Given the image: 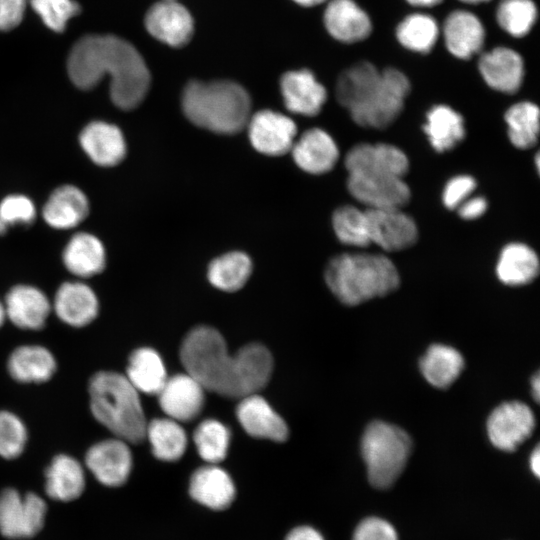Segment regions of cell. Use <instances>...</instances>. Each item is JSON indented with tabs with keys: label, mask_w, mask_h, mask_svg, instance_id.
<instances>
[{
	"label": "cell",
	"mask_w": 540,
	"mask_h": 540,
	"mask_svg": "<svg viewBox=\"0 0 540 540\" xmlns=\"http://www.w3.org/2000/svg\"><path fill=\"white\" fill-rule=\"evenodd\" d=\"M180 358L186 372L204 390L228 398H243L264 388L272 374L273 359L257 343L231 356L222 335L214 328L198 326L184 338Z\"/></svg>",
	"instance_id": "obj_1"
},
{
	"label": "cell",
	"mask_w": 540,
	"mask_h": 540,
	"mask_svg": "<svg viewBox=\"0 0 540 540\" xmlns=\"http://www.w3.org/2000/svg\"><path fill=\"white\" fill-rule=\"evenodd\" d=\"M68 74L80 89L95 87L110 77V97L115 106L131 110L140 105L150 87L151 77L137 49L115 35H86L69 54Z\"/></svg>",
	"instance_id": "obj_2"
},
{
	"label": "cell",
	"mask_w": 540,
	"mask_h": 540,
	"mask_svg": "<svg viewBox=\"0 0 540 540\" xmlns=\"http://www.w3.org/2000/svg\"><path fill=\"white\" fill-rule=\"evenodd\" d=\"M410 90L409 78L401 70L380 71L373 63L360 61L340 75L335 94L357 125L384 129L401 114Z\"/></svg>",
	"instance_id": "obj_3"
},
{
	"label": "cell",
	"mask_w": 540,
	"mask_h": 540,
	"mask_svg": "<svg viewBox=\"0 0 540 540\" xmlns=\"http://www.w3.org/2000/svg\"><path fill=\"white\" fill-rule=\"evenodd\" d=\"M181 106L194 125L219 134H234L246 127L251 99L238 83L193 80L184 87Z\"/></svg>",
	"instance_id": "obj_4"
},
{
	"label": "cell",
	"mask_w": 540,
	"mask_h": 540,
	"mask_svg": "<svg viewBox=\"0 0 540 540\" xmlns=\"http://www.w3.org/2000/svg\"><path fill=\"white\" fill-rule=\"evenodd\" d=\"M325 281L342 303L354 306L395 291L400 276L394 263L382 254L344 253L330 260Z\"/></svg>",
	"instance_id": "obj_5"
},
{
	"label": "cell",
	"mask_w": 540,
	"mask_h": 540,
	"mask_svg": "<svg viewBox=\"0 0 540 540\" xmlns=\"http://www.w3.org/2000/svg\"><path fill=\"white\" fill-rule=\"evenodd\" d=\"M93 417L115 437L138 444L146 438L147 421L139 392L123 374L95 373L88 386Z\"/></svg>",
	"instance_id": "obj_6"
},
{
	"label": "cell",
	"mask_w": 540,
	"mask_h": 540,
	"mask_svg": "<svg viewBox=\"0 0 540 540\" xmlns=\"http://www.w3.org/2000/svg\"><path fill=\"white\" fill-rule=\"evenodd\" d=\"M411 450L412 440L402 428L380 420L371 422L361 439V454L371 485L379 489L392 486Z\"/></svg>",
	"instance_id": "obj_7"
},
{
	"label": "cell",
	"mask_w": 540,
	"mask_h": 540,
	"mask_svg": "<svg viewBox=\"0 0 540 540\" xmlns=\"http://www.w3.org/2000/svg\"><path fill=\"white\" fill-rule=\"evenodd\" d=\"M46 512L39 495L6 488L0 492V533L9 539L30 538L42 529Z\"/></svg>",
	"instance_id": "obj_8"
},
{
	"label": "cell",
	"mask_w": 540,
	"mask_h": 540,
	"mask_svg": "<svg viewBox=\"0 0 540 540\" xmlns=\"http://www.w3.org/2000/svg\"><path fill=\"white\" fill-rule=\"evenodd\" d=\"M347 188L354 199L370 209L402 208L411 197L401 177L375 173H348Z\"/></svg>",
	"instance_id": "obj_9"
},
{
	"label": "cell",
	"mask_w": 540,
	"mask_h": 540,
	"mask_svg": "<svg viewBox=\"0 0 540 540\" xmlns=\"http://www.w3.org/2000/svg\"><path fill=\"white\" fill-rule=\"evenodd\" d=\"M535 416L528 405L520 401L504 402L487 419V434L498 449L515 451L535 428Z\"/></svg>",
	"instance_id": "obj_10"
},
{
	"label": "cell",
	"mask_w": 540,
	"mask_h": 540,
	"mask_svg": "<svg viewBox=\"0 0 540 540\" xmlns=\"http://www.w3.org/2000/svg\"><path fill=\"white\" fill-rule=\"evenodd\" d=\"M370 243H375L388 252L404 250L418 238L414 220L401 208H366Z\"/></svg>",
	"instance_id": "obj_11"
},
{
	"label": "cell",
	"mask_w": 540,
	"mask_h": 540,
	"mask_svg": "<svg viewBox=\"0 0 540 540\" xmlns=\"http://www.w3.org/2000/svg\"><path fill=\"white\" fill-rule=\"evenodd\" d=\"M128 444L114 437L99 441L87 450L85 465L98 482L118 487L128 480L133 465Z\"/></svg>",
	"instance_id": "obj_12"
},
{
	"label": "cell",
	"mask_w": 540,
	"mask_h": 540,
	"mask_svg": "<svg viewBox=\"0 0 540 540\" xmlns=\"http://www.w3.org/2000/svg\"><path fill=\"white\" fill-rule=\"evenodd\" d=\"M246 127L252 146L268 156L290 151L297 133L291 118L272 110H261L251 115Z\"/></svg>",
	"instance_id": "obj_13"
},
{
	"label": "cell",
	"mask_w": 540,
	"mask_h": 540,
	"mask_svg": "<svg viewBox=\"0 0 540 540\" xmlns=\"http://www.w3.org/2000/svg\"><path fill=\"white\" fill-rule=\"evenodd\" d=\"M478 71L493 90L514 94L522 86L525 63L522 55L507 46H497L479 54Z\"/></svg>",
	"instance_id": "obj_14"
},
{
	"label": "cell",
	"mask_w": 540,
	"mask_h": 540,
	"mask_svg": "<svg viewBox=\"0 0 540 540\" xmlns=\"http://www.w3.org/2000/svg\"><path fill=\"white\" fill-rule=\"evenodd\" d=\"M447 51L459 60H470L480 54L486 40V29L475 13L466 9L451 11L440 28Z\"/></svg>",
	"instance_id": "obj_15"
},
{
	"label": "cell",
	"mask_w": 540,
	"mask_h": 540,
	"mask_svg": "<svg viewBox=\"0 0 540 540\" xmlns=\"http://www.w3.org/2000/svg\"><path fill=\"white\" fill-rule=\"evenodd\" d=\"M348 173L387 174L404 178L409 169L406 154L386 143H361L353 146L344 159Z\"/></svg>",
	"instance_id": "obj_16"
},
{
	"label": "cell",
	"mask_w": 540,
	"mask_h": 540,
	"mask_svg": "<svg viewBox=\"0 0 540 540\" xmlns=\"http://www.w3.org/2000/svg\"><path fill=\"white\" fill-rule=\"evenodd\" d=\"M193 24L189 11L175 0L154 4L145 16L147 31L154 38L172 47H182L190 41Z\"/></svg>",
	"instance_id": "obj_17"
},
{
	"label": "cell",
	"mask_w": 540,
	"mask_h": 540,
	"mask_svg": "<svg viewBox=\"0 0 540 540\" xmlns=\"http://www.w3.org/2000/svg\"><path fill=\"white\" fill-rule=\"evenodd\" d=\"M323 21L331 37L345 44L362 42L373 31L369 14L354 0H330Z\"/></svg>",
	"instance_id": "obj_18"
},
{
	"label": "cell",
	"mask_w": 540,
	"mask_h": 540,
	"mask_svg": "<svg viewBox=\"0 0 540 540\" xmlns=\"http://www.w3.org/2000/svg\"><path fill=\"white\" fill-rule=\"evenodd\" d=\"M204 388L188 373L167 378L159 391L162 411L175 421L196 418L204 405Z\"/></svg>",
	"instance_id": "obj_19"
},
{
	"label": "cell",
	"mask_w": 540,
	"mask_h": 540,
	"mask_svg": "<svg viewBox=\"0 0 540 540\" xmlns=\"http://www.w3.org/2000/svg\"><path fill=\"white\" fill-rule=\"evenodd\" d=\"M4 308L6 318L16 327L39 330L45 326L52 305L46 294L39 288L19 284L7 293Z\"/></svg>",
	"instance_id": "obj_20"
},
{
	"label": "cell",
	"mask_w": 540,
	"mask_h": 540,
	"mask_svg": "<svg viewBox=\"0 0 540 540\" xmlns=\"http://www.w3.org/2000/svg\"><path fill=\"white\" fill-rule=\"evenodd\" d=\"M280 89L286 108L304 116L317 115L327 99L326 88L308 69L283 74Z\"/></svg>",
	"instance_id": "obj_21"
},
{
	"label": "cell",
	"mask_w": 540,
	"mask_h": 540,
	"mask_svg": "<svg viewBox=\"0 0 540 540\" xmlns=\"http://www.w3.org/2000/svg\"><path fill=\"white\" fill-rule=\"evenodd\" d=\"M79 143L90 160L103 167L119 164L127 151L120 128L105 121H93L86 125L79 135Z\"/></svg>",
	"instance_id": "obj_22"
},
{
	"label": "cell",
	"mask_w": 540,
	"mask_h": 540,
	"mask_svg": "<svg viewBox=\"0 0 540 540\" xmlns=\"http://www.w3.org/2000/svg\"><path fill=\"white\" fill-rule=\"evenodd\" d=\"M52 308L57 317L72 327H84L98 315L99 301L93 289L81 281L63 283Z\"/></svg>",
	"instance_id": "obj_23"
},
{
	"label": "cell",
	"mask_w": 540,
	"mask_h": 540,
	"mask_svg": "<svg viewBox=\"0 0 540 540\" xmlns=\"http://www.w3.org/2000/svg\"><path fill=\"white\" fill-rule=\"evenodd\" d=\"M236 415L243 429L253 437L286 441L288 427L268 402L256 393L241 398Z\"/></svg>",
	"instance_id": "obj_24"
},
{
	"label": "cell",
	"mask_w": 540,
	"mask_h": 540,
	"mask_svg": "<svg viewBox=\"0 0 540 540\" xmlns=\"http://www.w3.org/2000/svg\"><path fill=\"white\" fill-rule=\"evenodd\" d=\"M295 163L311 174H323L333 169L339 157L333 138L320 128L305 131L291 148Z\"/></svg>",
	"instance_id": "obj_25"
},
{
	"label": "cell",
	"mask_w": 540,
	"mask_h": 540,
	"mask_svg": "<svg viewBox=\"0 0 540 540\" xmlns=\"http://www.w3.org/2000/svg\"><path fill=\"white\" fill-rule=\"evenodd\" d=\"M89 213V201L85 193L74 185H62L55 189L42 209L45 222L55 229L76 227Z\"/></svg>",
	"instance_id": "obj_26"
},
{
	"label": "cell",
	"mask_w": 540,
	"mask_h": 540,
	"mask_svg": "<svg viewBox=\"0 0 540 540\" xmlns=\"http://www.w3.org/2000/svg\"><path fill=\"white\" fill-rule=\"evenodd\" d=\"M189 492L194 500L214 510L229 507L236 494L229 474L215 465L201 467L193 473Z\"/></svg>",
	"instance_id": "obj_27"
},
{
	"label": "cell",
	"mask_w": 540,
	"mask_h": 540,
	"mask_svg": "<svg viewBox=\"0 0 540 540\" xmlns=\"http://www.w3.org/2000/svg\"><path fill=\"white\" fill-rule=\"evenodd\" d=\"M62 260L71 274L80 278L92 277L105 268V248L100 239L93 234L79 232L66 244Z\"/></svg>",
	"instance_id": "obj_28"
},
{
	"label": "cell",
	"mask_w": 540,
	"mask_h": 540,
	"mask_svg": "<svg viewBox=\"0 0 540 540\" xmlns=\"http://www.w3.org/2000/svg\"><path fill=\"white\" fill-rule=\"evenodd\" d=\"M57 368L53 354L40 345H22L14 349L7 361L10 376L21 383H43Z\"/></svg>",
	"instance_id": "obj_29"
},
{
	"label": "cell",
	"mask_w": 540,
	"mask_h": 540,
	"mask_svg": "<svg viewBox=\"0 0 540 540\" xmlns=\"http://www.w3.org/2000/svg\"><path fill=\"white\" fill-rule=\"evenodd\" d=\"M45 476V491L48 497L57 501L75 500L85 489V472L81 463L67 454L56 455Z\"/></svg>",
	"instance_id": "obj_30"
},
{
	"label": "cell",
	"mask_w": 540,
	"mask_h": 540,
	"mask_svg": "<svg viewBox=\"0 0 540 540\" xmlns=\"http://www.w3.org/2000/svg\"><path fill=\"white\" fill-rule=\"evenodd\" d=\"M538 273L539 260L532 248L523 243H510L502 249L496 265L501 282L510 286L525 285Z\"/></svg>",
	"instance_id": "obj_31"
},
{
	"label": "cell",
	"mask_w": 540,
	"mask_h": 540,
	"mask_svg": "<svg viewBox=\"0 0 540 540\" xmlns=\"http://www.w3.org/2000/svg\"><path fill=\"white\" fill-rule=\"evenodd\" d=\"M423 130L437 152L453 149L465 137L463 117L444 104L435 105L427 112Z\"/></svg>",
	"instance_id": "obj_32"
},
{
	"label": "cell",
	"mask_w": 540,
	"mask_h": 540,
	"mask_svg": "<svg viewBox=\"0 0 540 540\" xmlns=\"http://www.w3.org/2000/svg\"><path fill=\"white\" fill-rule=\"evenodd\" d=\"M420 371L433 386L446 389L459 377L464 368V358L455 348L432 344L419 361Z\"/></svg>",
	"instance_id": "obj_33"
},
{
	"label": "cell",
	"mask_w": 540,
	"mask_h": 540,
	"mask_svg": "<svg viewBox=\"0 0 540 540\" xmlns=\"http://www.w3.org/2000/svg\"><path fill=\"white\" fill-rule=\"evenodd\" d=\"M125 376L138 392L151 395L158 394L167 380L161 357L148 347L138 348L131 353Z\"/></svg>",
	"instance_id": "obj_34"
},
{
	"label": "cell",
	"mask_w": 540,
	"mask_h": 540,
	"mask_svg": "<svg viewBox=\"0 0 540 540\" xmlns=\"http://www.w3.org/2000/svg\"><path fill=\"white\" fill-rule=\"evenodd\" d=\"M440 26L437 20L424 12H413L406 15L396 26L395 36L405 49L428 54L435 47L440 37Z\"/></svg>",
	"instance_id": "obj_35"
},
{
	"label": "cell",
	"mask_w": 540,
	"mask_h": 540,
	"mask_svg": "<svg viewBox=\"0 0 540 540\" xmlns=\"http://www.w3.org/2000/svg\"><path fill=\"white\" fill-rule=\"evenodd\" d=\"M252 272L250 258L243 252H230L214 259L208 267L209 282L216 288L233 292L242 288Z\"/></svg>",
	"instance_id": "obj_36"
},
{
	"label": "cell",
	"mask_w": 540,
	"mask_h": 540,
	"mask_svg": "<svg viewBox=\"0 0 540 540\" xmlns=\"http://www.w3.org/2000/svg\"><path fill=\"white\" fill-rule=\"evenodd\" d=\"M146 437L153 455L163 461L182 457L187 446L184 429L173 419H154L147 423Z\"/></svg>",
	"instance_id": "obj_37"
},
{
	"label": "cell",
	"mask_w": 540,
	"mask_h": 540,
	"mask_svg": "<svg viewBox=\"0 0 540 540\" xmlns=\"http://www.w3.org/2000/svg\"><path fill=\"white\" fill-rule=\"evenodd\" d=\"M508 137L519 149H529L537 143L539 133V108L529 101L510 106L505 112Z\"/></svg>",
	"instance_id": "obj_38"
},
{
	"label": "cell",
	"mask_w": 540,
	"mask_h": 540,
	"mask_svg": "<svg viewBox=\"0 0 540 540\" xmlns=\"http://www.w3.org/2000/svg\"><path fill=\"white\" fill-rule=\"evenodd\" d=\"M498 26L513 38H523L531 32L538 8L533 0H501L495 12Z\"/></svg>",
	"instance_id": "obj_39"
},
{
	"label": "cell",
	"mask_w": 540,
	"mask_h": 540,
	"mask_svg": "<svg viewBox=\"0 0 540 540\" xmlns=\"http://www.w3.org/2000/svg\"><path fill=\"white\" fill-rule=\"evenodd\" d=\"M332 225L340 242L355 247L370 244L365 210L353 205L341 206L333 213Z\"/></svg>",
	"instance_id": "obj_40"
},
{
	"label": "cell",
	"mask_w": 540,
	"mask_h": 540,
	"mask_svg": "<svg viewBox=\"0 0 540 540\" xmlns=\"http://www.w3.org/2000/svg\"><path fill=\"white\" fill-rule=\"evenodd\" d=\"M193 440L200 457L209 464H216L227 455L230 432L221 422L209 419L197 426Z\"/></svg>",
	"instance_id": "obj_41"
},
{
	"label": "cell",
	"mask_w": 540,
	"mask_h": 540,
	"mask_svg": "<svg viewBox=\"0 0 540 540\" xmlns=\"http://www.w3.org/2000/svg\"><path fill=\"white\" fill-rule=\"evenodd\" d=\"M28 433L23 421L10 411H0V457L14 459L25 449Z\"/></svg>",
	"instance_id": "obj_42"
},
{
	"label": "cell",
	"mask_w": 540,
	"mask_h": 540,
	"mask_svg": "<svg viewBox=\"0 0 540 540\" xmlns=\"http://www.w3.org/2000/svg\"><path fill=\"white\" fill-rule=\"evenodd\" d=\"M32 9L51 30L62 32L69 19L80 12L74 0H29Z\"/></svg>",
	"instance_id": "obj_43"
},
{
	"label": "cell",
	"mask_w": 540,
	"mask_h": 540,
	"mask_svg": "<svg viewBox=\"0 0 540 540\" xmlns=\"http://www.w3.org/2000/svg\"><path fill=\"white\" fill-rule=\"evenodd\" d=\"M36 217L33 201L21 194L5 197L0 202V235H4L11 226L29 225Z\"/></svg>",
	"instance_id": "obj_44"
},
{
	"label": "cell",
	"mask_w": 540,
	"mask_h": 540,
	"mask_svg": "<svg viewBox=\"0 0 540 540\" xmlns=\"http://www.w3.org/2000/svg\"><path fill=\"white\" fill-rule=\"evenodd\" d=\"M352 540H398L394 527L384 519L369 517L356 527Z\"/></svg>",
	"instance_id": "obj_45"
},
{
	"label": "cell",
	"mask_w": 540,
	"mask_h": 540,
	"mask_svg": "<svg viewBox=\"0 0 540 540\" xmlns=\"http://www.w3.org/2000/svg\"><path fill=\"white\" fill-rule=\"evenodd\" d=\"M476 188V181L469 175H458L451 178L443 190V204L448 209H456Z\"/></svg>",
	"instance_id": "obj_46"
},
{
	"label": "cell",
	"mask_w": 540,
	"mask_h": 540,
	"mask_svg": "<svg viewBox=\"0 0 540 540\" xmlns=\"http://www.w3.org/2000/svg\"><path fill=\"white\" fill-rule=\"evenodd\" d=\"M26 0H0V31L15 28L21 22Z\"/></svg>",
	"instance_id": "obj_47"
},
{
	"label": "cell",
	"mask_w": 540,
	"mask_h": 540,
	"mask_svg": "<svg viewBox=\"0 0 540 540\" xmlns=\"http://www.w3.org/2000/svg\"><path fill=\"white\" fill-rule=\"evenodd\" d=\"M456 209L461 218L473 220L485 213L487 201L483 197H468Z\"/></svg>",
	"instance_id": "obj_48"
},
{
	"label": "cell",
	"mask_w": 540,
	"mask_h": 540,
	"mask_svg": "<svg viewBox=\"0 0 540 540\" xmlns=\"http://www.w3.org/2000/svg\"><path fill=\"white\" fill-rule=\"evenodd\" d=\"M285 540H325L321 533L310 526H299L292 529Z\"/></svg>",
	"instance_id": "obj_49"
},
{
	"label": "cell",
	"mask_w": 540,
	"mask_h": 540,
	"mask_svg": "<svg viewBox=\"0 0 540 540\" xmlns=\"http://www.w3.org/2000/svg\"><path fill=\"white\" fill-rule=\"evenodd\" d=\"M530 468L535 474V476L539 477L540 475V452H539V445H536L534 451L532 452L530 456Z\"/></svg>",
	"instance_id": "obj_50"
},
{
	"label": "cell",
	"mask_w": 540,
	"mask_h": 540,
	"mask_svg": "<svg viewBox=\"0 0 540 540\" xmlns=\"http://www.w3.org/2000/svg\"><path fill=\"white\" fill-rule=\"evenodd\" d=\"M409 5L417 8H432L441 4L444 0H405Z\"/></svg>",
	"instance_id": "obj_51"
},
{
	"label": "cell",
	"mask_w": 540,
	"mask_h": 540,
	"mask_svg": "<svg viewBox=\"0 0 540 540\" xmlns=\"http://www.w3.org/2000/svg\"><path fill=\"white\" fill-rule=\"evenodd\" d=\"M539 373L537 372L531 379V386H532V396L534 397V400L536 402L539 401V394H540V379H539Z\"/></svg>",
	"instance_id": "obj_52"
},
{
	"label": "cell",
	"mask_w": 540,
	"mask_h": 540,
	"mask_svg": "<svg viewBox=\"0 0 540 540\" xmlns=\"http://www.w3.org/2000/svg\"><path fill=\"white\" fill-rule=\"evenodd\" d=\"M299 5L312 7L326 2L327 0H294Z\"/></svg>",
	"instance_id": "obj_53"
},
{
	"label": "cell",
	"mask_w": 540,
	"mask_h": 540,
	"mask_svg": "<svg viewBox=\"0 0 540 540\" xmlns=\"http://www.w3.org/2000/svg\"><path fill=\"white\" fill-rule=\"evenodd\" d=\"M464 4H469V5H477V4H482V3H487L491 0H458Z\"/></svg>",
	"instance_id": "obj_54"
},
{
	"label": "cell",
	"mask_w": 540,
	"mask_h": 540,
	"mask_svg": "<svg viewBox=\"0 0 540 540\" xmlns=\"http://www.w3.org/2000/svg\"><path fill=\"white\" fill-rule=\"evenodd\" d=\"M5 319H6V313H5L4 304L0 302V326H2Z\"/></svg>",
	"instance_id": "obj_55"
},
{
	"label": "cell",
	"mask_w": 540,
	"mask_h": 540,
	"mask_svg": "<svg viewBox=\"0 0 540 540\" xmlns=\"http://www.w3.org/2000/svg\"><path fill=\"white\" fill-rule=\"evenodd\" d=\"M359 62H360V61H359ZM357 63H358V62H357ZM355 64H356V63H355ZM353 65H354V64H353ZM350 67H351V66H350ZM347 69H348V68H347ZM345 70H346V69H345ZM345 70H344V71H345ZM344 71H343V72H344ZM343 72H342V73H343ZM342 73H341V74H342ZM341 74H340V75H341ZM340 75H339V77H340ZM339 77H338V79H339ZM337 81H338V80H337Z\"/></svg>",
	"instance_id": "obj_56"
}]
</instances>
